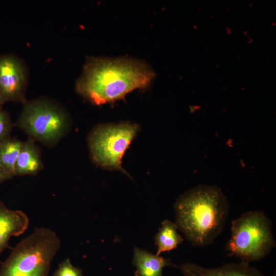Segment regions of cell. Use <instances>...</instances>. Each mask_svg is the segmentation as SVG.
Here are the masks:
<instances>
[{"mask_svg":"<svg viewBox=\"0 0 276 276\" xmlns=\"http://www.w3.org/2000/svg\"><path fill=\"white\" fill-rule=\"evenodd\" d=\"M154 76L146 63L136 59L90 57L76 82V89L84 99L99 105L147 87Z\"/></svg>","mask_w":276,"mask_h":276,"instance_id":"obj_1","label":"cell"},{"mask_svg":"<svg viewBox=\"0 0 276 276\" xmlns=\"http://www.w3.org/2000/svg\"><path fill=\"white\" fill-rule=\"evenodd\" d=\"M175 224L191 243L203 247L220 234L229 203L218 187L199 186L186 192L174 204Z\"/></svg>","mask_w":276,"mask_h":276,"instance_id":"obj_2","label":"cell"},{"mask_svg":"<svg viewBox=\"0 0 276 276\" xmlns=\"http://www.w3.org/2000/svg\"><path fill=\"white\" fill-rule=\"evenodd\" d=\"M60 245L55 232L44 227L36 228L2 264L0 276H48Z\"/></svg>","mask_w":276,"mask_h":276,"instance_id":"obj_3","label":"cell"},{"mask_svg":"<svg viewBox=\"0 0 276 276\" xmlns=\"http://www.w3.org/2000/svg\"><path fill=\"white\" fill-rule=\"evenodd\" d=\"M23 104L16 125L29 138L52 147L69 132L71 118L66 109L57 102L40 97Z\"/></svg>","mask_w":276,"mask_h":276,"instance_id":"obj_4","label":"cell"},{"mask_svg":"<svg viewBox=\"0 0 276 276\" xmlns=\"http://www.w3.org/2000/svg\"><path fill=\"white\" fill-rule=\"evenodd\" d=\"M231 224V237L225 247L228 256L249 263L263 259L275 246L271 221L264 212L244 213Z\"/></svg>","mask_w":276,"mask_h":276,"instance_id":"obj_5","label":"cell"},{"mask_svg":"<svg viewBox=\"0 0 276 276\" xmlns=\"http://www.w3.org/2000/svg\"><path fill=\"white\" fill-rule=\"evenodd\" d=\"M138 130L139 126L131 123L96 126L87 138L92 160L101 168L128 175L122 167V158Z\"/></svg>","mask_w":276,"mask_h":276,"instance_id":"obj_6","label":"cell"},{"mask_svg":"<svg viewBox=\"0 0 276 276\" xmlns=\"http://www.w3.org/2000/svg\"><path fill=\"white\" fill-rule=\"evenodd\" d=\"M25 64L12 54L0 55V103L9 102L24 104L27 84Z\"/></svg>","mask_w":276,"mask_h":276,"instance_id":"obj_7","label":"cell"},{"mask_svg":"<svg viewBox=\"0 0 276 276\" xmlns=\"http://www.w3.org/2000/svg\"><path fill=\"white\" fill-rule=\"evenodd\" d=\"M176 267L184 276H264L258 269L250 266L248 262L242 261L239 263H227L215 268H207L190 262ZM273 276H275V272Z\"/></svg>","mask_w":276,"mask_h":276,"instance_id":"obj_8","label":"cell"},{"mask_svg":"<svg viewBox=\"0 0 276 276\" xmlns=\"http://www.w3.org/2000/svg\"><path fill=\"white\" fill-rule=\"evenodd\" d=\"M28 225L29 219L24 212L10 210L0 200V255L10 247V239L22 234Z\"/></svg>","mask_w":276,"mask_h":276,"instance_id":"obj_9","label":"cell"},{"mask_svg":"<svg viewBox=\"0 0 276 276\" xmlns=\"http://www.w3.org/2000/svg\"><path fill=\"white\" fill-rule=\"evenodd\" d=\"M43 168L41 150L35 141L28 138L22 142L14 169V176L35 175Z\"/></svg>","mask_w":276,"mask_h":276,"instance_id":"obj_10","label":"cell"},{"mask_svg":"<svg viewBox=\"0 0 276 276\" xmlns=\"http://www.w3.org/2000/svg\"><path fill=\"white\" fill-rule=\"evenodd\" d=\"M132 263L136 268L135 276H163L165 267H176L170 259L136 247L134 249Z\"/></svg>","mask_w":276,"mask_h":276,"instance_id":"obj_11","label":"cell"},{"mask_svg":"<svg viewBox=\"0 0 276 276\" xmlns=\"http://www.w3.org/2000/svg\"><path fill=\"white\" fill-rule=\"evenodd\" d=\"M177 230L175 223L168 220L162 222L154 238L157 246V255L176 249L183 241V238L178 233Z\"/></svg>","mask_w":276,"mask_h":276,"instance_id":"obj_12","label":"cell"},{"mask_svg":"<svg viewBox=\"0 0 276 276\" xmlns=\"http://www.w3.org/2000/svg\"><path fill=\"white\" fill-rule=\"evenodd\" d=\"M22 142L10 137L0 143V165L12 177Z\"/></svg>","mask_w":276,"mask_h":276,"instance_id":"obj_13","label":"cell"},{"mask_svg":"<svg viewBox=\"0 0 276 276\" xmlns=\"http://www.w3.org/2000/svg\"><path fill=\"white\" fill-rule=\"evenodd\" d=\"M53 276H83V275L82 270L74 266L68 258L59 264Z\"/></svg>","mask_w":276,"mask_h":276,"instance_id":"obj_14","label":"cell"},{"mask_svg":"<svg viewBox=\"0 0 276 276\" xmlns=\"http://www.w3.org/2000/svg\"><path fill=\"white\" fill-rule=\"evenodd\" d=\"M13 126L9 113L0 108V143L10 137Z\"/></svg>","mask_w":276,"mask_h":276,"instance_id":"obj_15","label":"cell"},{"mask_svg":"<svg viewBox=\"0 0 276 276\" xmlns=\"http://www.w3.org/2000/svg\"><path fill=\"white\" fill-rule=\"evenodd\" d=\"M12 178L0 165V183Z\"/></svg>","mask_w":276,"mask_h":276,"instance_id":"obj_16","label":"cell"},{"mask_svg":"<svg viewBox=\"0 0 276 276\" xmlns=\"http://www.w3.org/2000/svg\"><path fill=\"white\" fill-rule=\"evenodd\" d=\"M2 105L0 103V108H2Z\"/></svg>","mask_w":276,"mask_h":276,"instance_id":"obj_17","label":"cell"}]
</instances>
